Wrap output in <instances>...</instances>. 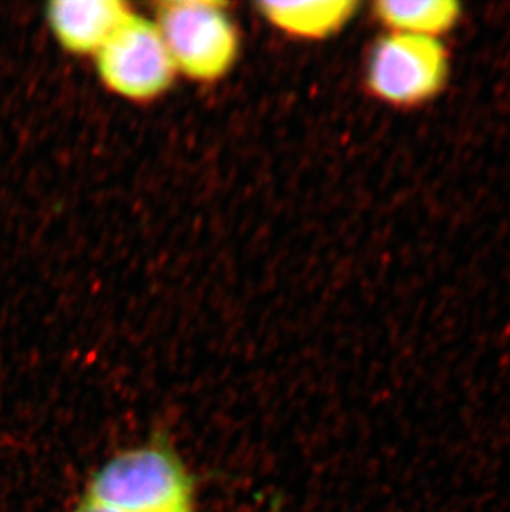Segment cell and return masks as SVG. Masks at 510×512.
<instances>
[{"mask_svg":"<svg viewBox=\"0 0 510 512\" xmlns=\"http://www.w3.org/2000/svg\"><path fill=\"white\" fill-rule=\"evenodd\" d=\"M83 496L123 512H194L193 481L181 459L161 446L111 458Z\"/></svg>","mask_w":510,"mask_h":512,"instance_id":"obj_1","label":"cell"},{"mask_svg":"<svg viewBox=\"0 0 510 512\" xmlns=\"http://www.w3.org/2000/svg\"><path fill=\"white\" fill-rule=\"evenodd\" d=\"M156 27L176 72L201 82L224 77L239 52L236 27L219 2L174 0L159 5Z\"/></svg>","mask_w":510,"mask_h":512,"instance_id":"obj_2","label":"cell"},{"mask_svg":"<svg viewBox=\"0 0 510 512\" xmlns=\"http://www.w3.org/2000/svg\"><path fill=\"white\" fill-rule=\"evenodd\" d=\"M448 77V55L434 37L390 32L373 47L366 82L391 105H419L434 97Z\"/></svg>","mask_w":510,"mask_h":512,"instance_id":"obj_3","label":"cell"},{"mask_svg":"<svg viewBox=\"0 0 510 512\" xmlns=\"http://www.w3.org/2000/svg\"><path fill=\"white\" fill-rule=\"evenodd\" d=\"M95 57L106 87L136 102L166 92L176 73L156 24L133 14Z\"/></svg>","mask_w":510,"mask_h":512,"instance_id":"obj_4","label":"cell"},{"mask_svg":"<svg viewBox=\"0 0 510 512\" xmlns=\"http://www.w3.org/2000/svg\"><path fill=\"white\" fill-rule=\"evenodd\" d=\"M47 22L58 44L70 54H97L130 19L118 0H57L47 7Z\"/></svg>","mask_w":510,"mask_h":512,"instance_id":"obj_5","label":"cell"},{"mask_svg":"<svg viewBox=\"0 0 510 512\" xmlns=\"http://www.w3.org/2000/svg\"><path fill=\"white\" fill-rule=\"evenodd\" d=\"M260 14L287 34L323 39L347 24L357 4L348 0L320 2H262Z\"/></svg>","mask_w":510,"mask_h":512,"instance_id":"obj_6","label":"cell"},{"mask_svg":"<svg viewBox=\"0 0 510 512\" xmlns=\"http://www.w3.org/2000/svg\"><path fill=\"white\" fill-rule=\"evenodd\" d=\"M376 17L390 32L434 37L453 29L461 10L449 0H388L376 5Z\"/></svg>","mask_w":510,"mask_h":512,"instance_id":"obj_7","label":"cell"},{"mask_svg":"<svg viewBox=\"0 0 510 512\" xmlns=\"http://www.w3.org/2000/svg\"><path fill=\"white\" fill-rule=\"evenodd\" d=\"M73 512H123L118 511V509L110 508V506H105V504L97 503V501H92V499L85 498L83 496L82 501L78 503L77 508Z\"/></svg>","mask_w":510,"mask_h":512,"instance_id":"obj_8","label":"cell"}]
</instances>
